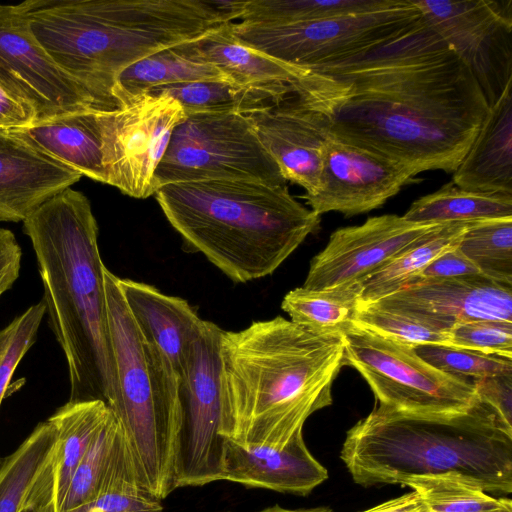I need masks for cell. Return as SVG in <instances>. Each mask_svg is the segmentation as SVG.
Listing matches in <instances>:
<instances>
[{
  "label": "cell",
  "instance_id": "14",
  "mask_svg": "<svg viewBox=\"0 0 512 512\" xmlns=\"http://www.w3.org/2000/svg\"><path fill=\"white\" fill-rule=\"evenodd\" d=\"M0 82L34 108L37 122L99 108L36 40L19 4L0 8Z\"/></svg>",
  "mask_w": 512,
  "mask_h": 512
},
{
  "label": "cell",
  "instance_id": "5",
  "mask_svg": "<svg viewBox=\"0 0 512 512\" xmlns=\"http://www.w3.org/2000/svg\"><path fill=\"white\" fill-rule=\"evenodd\" d=\"M341 459L366 487L454 472L487 493L512 492V427L478 396L468 409L452 413L378 404L347 431Z\"/></svg>",
  "mask_w": 512,
  "mask_h": 512
},
{
  "label": "cell",
  "instance_id": "43",
  "mask_svg": "<svg viewBox=\"0 0 512 512\" xmlns=\"http://www.w3.org/2000/svg\"><path fill=\"white\" fill-rule=\"evenodd\" d=\"M22 250L12 231L0 228V297L17 280Z\"/></svg>",
  "mask_w": 512,
  "mask_h": 512
},
{
  "label": "cell",
  "instance_id": "37",
  "mask_svg": "<svg viewBox=\"0 0 512 512\" xmlns=\"http://www.w3.org/2000/svg\"><path fill=\"white\" fill-rule=\"evenodd\" d=\"M45 312L42 300L0 330V405L14 371L36 340Z\"/></svg>",
  "mask_w": 512,
  "mask_h": 512
},
{
  "label": "cell",
  "instance_id": "13",
  "mask_svg": "<svg viewBox=\"0 0 512 512\" xmlns=\"http://www.w3.org/2000/svg\"><path fill=\"white\" fill-rule=\"evenodd\" d=\"M469 67L489 106L512 83V0H414Z\"/></svg>",
  "mask_w": 512,
  "mask_h": 512
},
{
  "label": "cell",
  "instance_id": "39",
  "mask_svg": "<svg viewBox=\"0 0 512 512\" xmlns=\"http://www.w3.org/2000/svg\"><path fill=\"white\" fill-rule=\"evenodd\" d=\"M68 512H163V506L146 493L111 490Z\"/></svg>",
  "mask_w": 512,
  "mask_h": 512
},
{
  "label": "cell",
  "instance_id": "24",
  "mask_svg": "<svg viewBox=\"0 0 512 512\" xmlns=\"http://www.w3.org/2000/svg\"><path fill=\"white\" fill-rule=\"evenodd\" d=\"M111 490L148 494L139 481L128 444L113 413L76 468L58 512H68Z\"/></svg>",
  "mask_w": 512,
  "mask_h": 512
},
{
  "label": "cell",
  "instance_id": "32",
  "mask_svg": "<svg viewBox=\"0 0 512 512\" xmlns=\"http://www.w3.org/2000/svg\"><path fill=\"white\" fill-rule=\"evenodd\" d=\"M398 484L408 486L419 495L425 512H504L512 509L509 498L493 497L454 472L406 476Z\"/></svg>",
  "mask_w": 512,
  "mask_h": 512
},
{
  "label": "cell",
  "instance_id": "40",
  "mask_svg": "<svg viewBox=\"0 0 512 512\" xmlns=\"http://www.w3.org/2000/svg\"><path fill=\"white\" fill-rule=\"evenodd\" d=\"M477 396L493 407L512 427V374L496 375L473 381Z\"/></svg>",
  "mask_w": 512,
  "mask_h": 512
},
{
  "label": "cell",
  "instance_id": "12",
  "mask_svg": "<svg viewBox=\"0 0 512 512\" xmlns=\"http://www.w3.org/2000/svg\"><path fill=\"white\" fill-rule=\"evenodd\" d=\"M105 184L145 199L157 192L156 169L186 114L174 98L143 93L113 109H97Z\"/></svg>",
  "mask_w": 512,
  "mask_h": 512
},
{
  "label": "cell",
  "instance_id": "21",
  "mask_svg": "<svg viewBox=\"0 0 512 512\" xmlns=\"http://www.w3.org/2000/svg\"><path fill=\"white\" fill-rule=\"evenodd\" d=\"M118 285L141 334L164 354L181 381L187 354L205 320L186 300L152 285L119 277Z\"/></svg>",
  "mask_w": 512,
  "mask_h": 512
},
{
  "label": "cell",
  "instance_id": "17",
  "mask_svg": "<svg viewBox=\"0 0 512 512\" xmlns=\"http://www.w3.org/2000/svg\"><path fill=\"white\" fill-rule=\"evenodd\" d=\"M370 304L408 314L447 332L466 321L512 323V286L482 275L414 282Z\"/></svg>",
  "mask_w": 512,
  "mask_h": 512
},
{
  "label": "cell",
  "instance_id": "42",
  "mask_svg": "<svg viewBox=\"0 0 512 512\" xmlns=\"http://www.w3.org/2000/svg\"><path fill=\"white\" fill-rule=\"evenodd\" d=\"M36 122L34 108L0 82V131L24 129Z\"/></svg>",
  "mask_w": 512,
  "mask_h": 512
},
{
  "label": "cell",
  "instance_id": "9",
  "mask_svg": "<svg viewBox=\"0 0 512 512\" xmlns=\"http://www.w3.org/2000/svg\"><path fill=\"white\" fill-rule=\"evenodd\" d=\"M422 17L414 0L385 8L289 25L233 22L234 36L247 46L297 67L349 59L395 38Z\"/></svg>",
  "mask_w": 512,
  "mask_h": 512
},
{
  "label": "cell",
  "instance_id": "31",
  "mask_svg": "<svg viewBox=\"0 0 512 512\" xmlns=\"http://www.w3.org/2000/svg\"><path fill=\"white\" fill-rule=\"evenodd\" d=\"M56 444L54 426L46 420L11 455L0 460V512H20Z\"/></svg>",
  "mask_w": 512,
  "mask_h": 512
},
{
  "label": "cell",
  "instance_id": "41",
  "mask_svg": "<svg viewBox=\"0 0 512 512\" xmlns=\"http://www.w3.org/2000/svg\"><path fill=\"white\" fill-rule=\"evenodd\" d=\"M457 246L438 256L404 287L422 280L481 275L478 269L459 251Z\"/></svg>",
  "mask_w": 512,
  "mask_h": 512
},
{
  "label": "cell",
  "instance_id": "23",
  "mask_svg": "<svg viewBox=\"0 0 512 512\" xmlns=\"http://www.w3.org/2000/svg\"><path fill=\"white\" fill-rule=\"evenodd\" d=\"M452 182L468 191L512 195V83L489 106Z\"/></svg>",
  "mask_w": 512,
  "mask_h": 512
},
{
  "label": "cell",
  "instance_id": "44",
  "mask_svg": "<svg viewBox=\"0 0 512 512\" xmlns=\"http://www.w3.org/2000/svg\"><path fill=\"white\" fill-rule=\"evenodd\" d=\"M362 512H425L419 495L412 491Z\"/></svg>",
  "mask_w": 512,
  "mask_h": 512
},
{
  "label": "cell",
  "instance_id": "46",
  "mask_svg": "<svg viewBox=\"0 0 512 512\" xmlns=\"http://www.w3.org/2000/svg\"><path fill=\"white\" fill-rule=\"evenodd\" d=\"M20 512H48L46 509L41 507L38 503L31 500L28 496Z\"/></svg>",
  "mask_w": 512,
  "mask_h": 512
},
{
  "label": "cell",
  "instance_id": "10",
  "mask_svg": "<svg viewBox=\"0 0 512 512\" xmlns=\"http://www.w3.org/2000/svg\"><path fill=\"white\" fill-rule=\"evenodd\" d=\"M345 365L369 384L378 403L416 413H452L477 399L473 381L429 365L413 346L353 325L344 334Z\"/></svg>",
  "mask_w": 512,
  "mask_h": 512
},
{
  "label": "cell",
  "instance_id": "15",
  "mask_svg": "<svg viewBox=\"0 0 512 512\" xmlns=\"http://www.w3.org/2000/svg\"><path fill=\"white\" fill-rule=\"evenodd\" d=\"M415 176L405 167L335 137L328 141L318 190L302 195L318 215L355 216L381 207Z\"/></svg>",
  "mask_w": 512,
  "mask_h": 512
},
{
  "label": "cell",
  "instance_id": "25",
  "mask_svg": "<svg viewBox=\"0 0 512 512\" xmlns=\"http://www.w3.org/2000/svg\"><path fill=\"white\" fill-rule=\"evenodd\" d=\"M112 411L100 400L67 402L48 421L56 431L54 451L38 484L59 511L76 468Z\"/></svg>",
  "mask_w": 512,
  "mask_h": 512
},
{
  "label": "cell",
  "instance_id": "3",
  "mask_svg": "<svg viewBox=\"0 0 512 512\" xmlns=\"http://www.w3.org/2000/svg\"><path fill=\"white\" fill-rule=\"evenodd\" d=\"M242 1L29 0V28L50 57L95 99L113 109L120 73L171 46L238 22Z\"/></svg>",
  "mask_w": 512,
  "mask_h": 512
},
{
  "label": "cell",
  "instance_id": "27",
  "mask_svg": "<svg viewBox=\"0 0 512 512\" xmlns=\"http://www.w3.org/2000/svg\"><path fill=\"white\" fill-rule=\"evenodd\" d=\"M468 224L469 222L437 224L412 241L390 262L361 282L359 305L373 303L402 289L438 256L456 247Z\"/></svg>",
  "mask_w": 512,
  "mask_h": 512
},
{
  "label": "cell",
  "instance_id": "8",
  "mask_svg": "<svg viewBox=\"0 0 512 512\" xmlns=\"http://www.w3.org/2000/svg\"><path fill=\"white\" fill-rule=\"evenodd\" d=\"M155 180L157 189L213 180L287 183L248 115L240 113L187 115L172 132Z\"/></svg>",
  "mask_w": 512,
  "mask_h": 512
},
{
  "label": "cell",
  "instance_id": "30",
  "mask_svg": "<svg viewBox=\"0 0 512 512\" xmlns=\"http://www.w3.org/2000/svg\"><path fill=\"white\" fill-rule=\"evenodd\" d=\"M146 93L165 94L174 98L182 106L186 116L201 113L249 115L285 98L267 90L243 87L225 80L172 84Z\"/></svg>",
  "mask_w": 512,
  "mask_h": 512
},
{
  "label": "cell",
  "instance_id": "29",
  "mask_svg": "<svg viewBox=\"0 0 512 512\" xmlns=\"http://www.w3.org/2000/svg\"><path fill=\"white\" fill-rule=\"evenodd\" d=\"M361 292V282L324 290H311L302 286L284 296L281 308L298 325L344 335L353 327Z\"/></svg>",
  "mask_w": 512,
  "mask_h": 512
},
{
  "label": "cell",
  "instance_id": "4",
  "mask_svg": "<svg viewBox=\"0 0 512 512\" xmlns=\"http://www.w3.org/2000/svg\"><path fill=\"white\" fill-rule=\"evenodd\" d=\"M37 258L50 327L67 360L69 402L100 400L116 390L98 225L88 198L71 187L23 221Z\"/></svg>",
  "mask_w": 512,
  "mask_h": 512
},
{
  "label": "cell",
  "instance_id": "11",
  "mask_svg": "<svg viewBox=\"0 0 512 512\" xmlns=\"http://www.w3.org/2000/svg\"><path fill=\"white\" fill-rule=\"evenodd\" d=\"M222 329L205 320L192 343L180 384V421L175 445V488L221 480L220 359Z\"/></svg>",
  "mask_w": 512,
  "mask_h": 512
},
{
  "label": "cell",
  "instance_id": "28",
  "mask_svg": "<svg viewBox=\"0 0 512 512\" xmlns=\"http://www.w3.org/2000/svg\"><path fill=\"white\" fill-rule=\"evenodd\" d=\"M403 218L418 224L512 218V195L468 191L450 181L414 201Z\"/></svg>",
  "mask_w": 512,
  "mask_h": 512
},
{
  "label": "cell",
  "instance_id": "35",
  "mask_svg": "<svg viewBox=\"0 0 512 512\" xmlns=\"http://www.w3.org/2000/svg\"><path fill=\"white\" fill-rule=\"evenodd\" d=\"M413 349L437 370L471 381L512 374V358L442 344H420Z\"/></svg>",
  "mask_w": 512,
  "mask_h": 512
},
{
  "label": "cell",
  "instance_id": "2",
  "mask_svg": "<svg viewBox=\"0 0 512 512\" xmlns=\"http://www.w3.org/2000/svg\"><path fill=\"white\" fill-rule=\"evenodd\" d=\"M219 359L221 435L283 448L332 403V384L345 365L344 335L277 316L222 330Z\"/></svg>",
  "mask_w": 512,
  "mask_h": 512
},
{
  "label": "cell",
  "instance_id": "22",
  "mask_svg": "<svg viewBox=\"0 0 512 512\" xmlns=\"http://www.w3.org/2000/svg\"><path fill=\"white\" fill-rule=\"evenodd\" d=\"M232 23L187 41L188 50L237 85L267 90L280 97L290 95V85L303 78L309 69L281 62L240 42L231 30Z\"/></svg>",
  "mask_w": 512,
  "mask_h": 512
},
{
  "label": "cell",
  "instance_id": "18",
  "mask_svg": "<svg viewBox=\"0 0 512 512\" xmlns=\"http://www.w3.org/2000/svg\"><path fill=\"white\" fill-rule=\"evenodd\" d=\"M286 181L304 195L319 188L323 155L332 134L326 117L290 94L248 115Z\"/></svg>",
  "mask_w": 512,
  "mask_h": 512
},
{
  "label": "cell",
  "instance_id": "26",
  "mask_svg": "<svg viewBox=\"0 0 512 512\" xmlns=\"http://www.w3.org/2000/svg\"><path fill=\"white\" fill-rule=\"evenodd\" d=\"M186 42L155 52L124 69L113 91L116 107L161 86L206 80L232 82L215 66L195 58Z\"/></svg>",
  "mask_w": 512,
  "mask_h": 512
},
{
  "label": "cell",
  "instance_id": "36",
  "mask_svg": "<svg viewBox=\"0 0 512 512\" xmlns=\"http://www.w3.org/2000/svg\"><path fill=\"white\" fill-rule=\"evenodd\" d=\"M353 325L412 346L449 345L447 331L408 314L372 304L359 305Z\"/></svg>",
  "mask_w": 512,
  "mask_h": 512
},
{
  "label": "cell",
  "instance_id": "6",
  "mask_svg": "<svg viewBox=\"0 0 512 512\" xmlns=\"http://www.w3.org/2000/svg\"><path fill=\"white\" fill-rule=\"evenodd\" d=\"M155 196L185 249L202 254L234 283L271 275L321 222L287 184L175 183Z\"/></svg>",
  "mask_w": 512,
  "mask_h": 512
},
{
  "label": "cell",
  "instance_id": "20",
  "mask_svg": "<svg viewBox=\"0 0 512 512\" xmlns=\"http://www.w3.org/2000/svg\"><path fill=\"white\" fill-rule=\"evenodd\" d=\"M327 477V470L309 452L303 433L283 448L225 438L221 480L305 496Z\"/></svg>",
  "mask_w": 512,
  "mask_h": 512
},
{
  "label": "cell",
  "instance_id": "1",
  "mask_svg": "<svg viewBox=\"0 0 512 512\" xmlns=\"http://www.w3.org/2000/svg\"><path fill=\"white\" fill-rule=\"evenodd\" d=\"M308 69L291 94L326 117L332 136L415 177L453 173L489 109L469 67L423 17L368 52Z\"/></svg>",
  "mask_w": 512,
  "mask_h": 512
},
{
  "label": "cell",
  "instance_id": "38",
  "mask_svg": "<svg viewBox=\"0 0 512 512\" xmlns=\"http://www.w3.org/2000/svg\"><path fill=\"white\" fill-rule=\"evenodd\" d=\"M449 345L512 358V323L475 320L454 324Z\"/></svg>",
  "mask_w": 512,
  "mask_h": 512
},
{
  "label": "cell",
  "instance_id": "47",
  "mask_svg": "<svg viewBox=\"0 0 512 512\" xmlns=\"http://www.w3.org/2000/svg\"><path fill=\"white\" fill-rule=\"evenodd\" d=\"M504 512H512V509H510V510H506V511H504Z\"/></svg>",
  "mask_w": 512,
  "mask_h": 512
},
{
  "label": "cell",
  "instance_id": "48",
  "mask_svg": "<svg viewBox=\"0 0 512 512\" xmlns=\"http://www.w3.org/2000/svg\"><path fill=\"white\" fill-rule=\"evenodd\" d=\"M2 7V4H0V8Z\"/></svg>",
  "mask_w": 512,
  "mask_h": 512
},
{
  "label": "cell",
  "instance_id": "33",
  "mask_svg": "<svg viewBox=\"0 0 512 512\" xmlns=\"http://www.w3.org/2000/svg\"><path fill=\"white\" fill-rule=\"evenodd\" d=\"M394 0H244L238 22L289 25L361 14L390 6Z\"/></svg>",
  "mask_w": 512,
  "mask_h": 512
},
{
  "label": "cell",
  "instance_id": "45",
  "mask_svg": "<svg viewBox=\"0 0 512 512\" xmlns=\"http://www.w3.org/2000/svg\"><path fill=\"white\" fill-rule=\"evenodd\" d=\"M230 512V511H227ZM258 512H332L327 507H316V508H309V509H287L283 508L279 505H273L270 507H267L265 509H262Z\"/></svg>",
  "mask_w": 512,
  "mask_h": 512
},
{
  "label": "cell",
  "instance_id": "34",
  "mask_svg": "<svg viewBox=\"0 0 512 512\" xmlns=\"http://www.w3.org/2000/svg\"><path fill=\"white\" fill-rule=\"evenodd\" d=\"M457 248L482 276L512 286V218L469 222Z\"/></svg>",
  "mask_w": 512,
  "mask_h": 512
},
{
  "label": "cell",
  "instance_id": "19",
  "mask_svg": "<svg viewBox=\"0 0 512 512\" xmlns=\"http://www.w3.org/2000/svg\"><path fill=\"white\" fill-rule=\"evenodd\" d=\"M82 175L23 139L0 131V221H24Z\"/></svg>",
  "mask_w": 512,
  "mask_h": 512
},
{
  "label": "cell",
  "instance_id": "16",
  "mask_svg": "<svg viewBox=\"0 0 512 512\" xmlns=\"http://www.w3.org/2000/svg\"><path fill=\"white\" fill-rule=\"evenodd\" d=\"M437 224H418L386 214L337 229L310 263L303 287L324 290L362 282L390 262L412 241Z\"/></svg>",
  "mask_w": 512,
  "mask_h": 512
},
{
  "label": "cell",
  "instance_id": "7",
  "mask_svg": "<svg viewBox=\"0 0 512 512\" xmlns=\"http://www.w3.org/2000/svg\"><path fill=\"white\" fill-rule=\"evenodd\" d=\"M116 390L109 406L118 421L144 490L158 500L174 491L180 421V378L134 322L118 285L104 268Z\"/></svg>",
  "mask_w": 512,
  "mask_h": 512
}]
</instances>
